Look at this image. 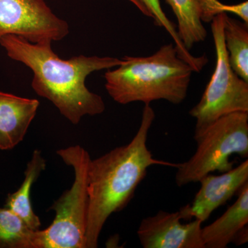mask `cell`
<instances>
[{
	"label": "cell",
	"instance_id": "6da1fadb",
	"mask_svg": "<svg viewBox=\"0 0 248 248\" xmlns=\"http://www.w3.org/2000/svg\"><path fill=\"white\" fill-rule=\"evenodd\" d=\"M51 45L50 40L32 43L14 35L0 40L10 58L32 71L34 91L53 103L72 124H79L86 115L103 113L106 108L104 100L86 87V78L93 72L120 66L122 59L79 55L63 60L54 52Z\"/></svg>",
	"mask_w": 248,
	"mask_h": 248
},
{
	"label": "cell",
	"instance_id": "7a4b0ae2",
	"mask_svg": "<svg viewBox=\"0 0 248 248\" xmlns=\"http://www.w3.org/2000/svg\"><path fill=\"white\" fill-rule=\"evenodd\" d=\"M155 119L151 104H145L140 128L131 141L90 161L86 248H97L99 236L108 218L128 205L137 187L146 177L148 168H177L178 163L155 159L147 146L148 133Z\"/></svg>",
	"mask_w": 248,
	"mask_h": 248
},
{
	"label": "cell",
	"instance_id": "3957f363",
	"mask_svg": "<svg viewBox=\"0 0 248 248\" xmlns=\"http://www.w3.org/2000/svg\"><path fill=\"white\" fill-rule=\"evenodd\" d=\"M122 60L104 76L106 89L115 102L125 105L166 100L179 104L185 100L195 71L179 56L175 45L162 46L150 56H125Z\"/></svg>",
	"mask_w": 248,
	"mask_h": 248
},
{
	"label": "cell",
	"instance_id": "277c9868",
	"mask_svg": "<svg viewBox=\"0 0 248 248\" xmlns=\"http://www.w3.org/2000/svg\"><path fill=\"white\" fill-rule=\"evenodd\" d=\"M65 164L73 167L75 179L69 190L54 202L53 223L40 230V248H86L89 213L88 171L91 156L83 147L75 146L57 151Z\"/></svg>",
	"mask_w": 248,
	"mask_h": 248
},
{
	"label": "cell",
	"instance_id": "5b68a950",
	"mask_svg": "<svg viewBox=\"0 0 248 248\" xmlns=\"http://www.w3.org/2000/svg\"><path fill=\"white\" fill-rule=\"evenodd\" d=\"M195 154L178 163L175 182L179 187L199 182L207 174L233 168L232 155L248 157V112H237L218 119L195 140Z\"/></svg>",
	"mask_w": 248,
	"mask_h": 248
},
{
	"label": "cell",
	"instance_id": "8992f818",
	"mask_svg": "<svg viewBox=\"0 0 248 248\" xmlns=\"http://www.w3.org/2000/svg\"><path fill=\"white\" fill-rule=\"evenodd\" d=\"M225 14L217 15L212 19L211 31L216 52L215 71L200 102L189 112L196 120L195 140L223 116L248 112V82L233 71L225 45Z\"/></svg>",
	"mask_w": 248,
	"mask_h": 248
},
{
	"label": "cell",
	"instance_id": "52a82bcc",
	"mask_svg": "<svg viewBox=\"0 0 248 248\" xmlns=\"http://www.w3.org/2000/svg\"><path fill=\"white\" fill-rule=\"evenodd\" d=\"M68 34V23L54 14L45 0H0V40L14 35L37 43L60 41Z\"/></svg>",
	"mask_w": 248,
	"mask_h": 248
},
{
	"label": "cell",
	"instance_id": "ba28073f",
	"mask_svg": "<svg viewBox=\"0 0 248 248\" xmlns=\"http://www.w3.org/2000/svg\"><path fill=\"white\" fill-rule=\"evenodd\" d=\"M182 210L158 212L142 219L138 230L140 244L144 248H205L202 239V222L187 223Z\"/></svg>",
	"mask_w": 248,
	"mask_h": 248
},
{
	"label": "cell",
	"instance_id": "9c48e42d",
	"mask_svg": "<svg viewBox=\"0 0 248 248\" xmlns=\"http://www.w3.org/2000/svg\"><path fill=\"white\" fill-rule=\"evenodd\" d=\"M199 182L201 187L193 202L182 209L186 219L195 218L203 223L248 184V160L219 175L207 174Z\"/></svg>",
	"mask_w": 248,
	"mask_h": 248
},
{
	"label": "cell",
	"instance_id": "30bf717a",
	"mask_svg": "<svg viewBox=\"0 0 248 248\" xmlns=\"http://www.w3.org/2000/svg\"><path fill=\"white\" fill-rule=\"evenodd\" d=\"M40 102L0 91V150H11L25 137Z\"/></svg>",
	"mask_w": 248,
	"mask_h": 248
},
{
	"label": "cell",
	"instance_id": "8fae6325",
	"mask_svg": "<svg viewBox=\"0 0 248 248\" xmlns=\"http://www.w3.org/2000/svg\"><path fill=\"white\" fill-rule=\"evenodd\" d=\"M248 223V184L239 192L237 200L219 218L202 228L205 248H226Z\"/></svg>",
	"mask_w": 248,
	"mask_h": 248
},
{
	"label": "cell",
	"instance_id": "7c38bea8",
	"mask_svg": "<svg viewBox=\"0 0 248 248\" xmlns=\"http://www.w3.org/2000/svg\"><path fill=\"white\" fill-rule=\"evenodd\" d=\"M46 163L42 152L35 150L31 161L27 164L22 186L14 193L10 194L6 199V208L20 217L28 226L33 231L40 230L41 221L32 210L31 201V187L46 169Z\"/></svg>",
	"mask_w": 248,
	"mask_h": 248
},
{
	"label": "cell",
	"instance_id": "4fadbf2b",
	"mask_svg": "<svg viewBox=\"0 0 248 248\" xmlns=\"http://www.w3.org/2000/svg\"><path fill=\"white\" fill-rule=\"evenodd\" d=\"M177 17V32L190 51L195 44L203 42L208 35L202 21V11L197 0H165Z\"/></svg>",
	"mask_w": 248,
	"mask_h": 248
},
{
	"label": "cell",
	"instance_id": "5bb4252c",
	"mask_svg": "<svg viewBox=\"0 0 248 248\" xmlns=\"http://www.w3.org/2000/svg\"><path fill=\"white\" fill-rule=\"evenodd\" d=\"M248 24L225 14L223 35L233 71L248 82Z\"/></svg>",
	"mask_w": 248,
	"mask_h": 248
},
{
	"label": "cell",
	"instance_id": "9a60e30c",
	"mask_svg": "<svg viewBox=\"0 0 248 248\" xmlns=\"http://www.w3.org/2000/svg\"><path fill=\"white\" fill-rule=\"evenodd\" d=\"M39 231L9 209L0 208V248H40Z\"/></svg>",
	"mask_w": 248,
	"mask_h": 248
},
{
	"label": "cell",
	"instance_id": "2e32d148",
	"mask_svg": "<svg viewBox=\"0 0 248 248\" xmlns=\"http://www.w3.org/2000/svg\"><path fill=\"white\" fill-rule=\"evenodd\" d=\"M149 13L150 17L154 19L158 27L166 29L168 33L174 40V45L177 48L178 55L184 61L187 62L196 73H200L208 63V58L205 56L195 57L186 48L180 37L178 35L175 25L166 16L159 0H139Z\"/></svg>",
	"mask_w": 248,
	"mask_h": 248
},
{
	"label": "cell",
	"instance_id": "e0dca14e",
	"mask_svg": "<svg viewBox=\"0 0 248 248\" xmlns=\"http://www.w3.org/2000/svg\"><path fill=\"white\" fill-rule=\"evenodd\" d=\"M202 11L203 22H211L212 19L217 15L221 13H231L238 15L240 12L239 4L226 5L222 4L218 0H197Z\"/></svg>",
	"mask_w": 248,
	"mask_h": 248
},
{
	"label": "cell",
	"instance_id": "ac0fdd59",
	"mask_svg": "<svg viewBox=\"0 0 248 248\" xmlns=\"http://www.w3.org/2000/svg\"><path fill=\"white\" fill-rule=\"evenodd\" d=\"M248 226L243 228L241 231L235 236L234 241H232L233 244H235L236 246H241V245L245 244L248 242Z\"/></svg>",
	"mask_w": 248,
	"mask_h": 248
},
{
	"label": "cell",
	"instance_id": "d6986e66",
	"mask_svg": "<svg viewBox=\"0 0 248 248\" xmlns=\"http://www.w3.org/2000/svg\"><path fill=\"white\" fill-rule=\"evenodd\" d=\"M128 1H130V2H131L132 4L135 5V6H136V7L138 8V9L140 10V11H141L142 14L144 15V16L150 17L149 13L148 12V11H147L146 8L143 6V5L139 1V0H128Z\"/></svg>",
	"mask_w": 248,
	"mask_h": 248
}]
</instances>
